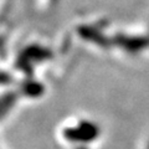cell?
Returning a JSON list of instances; mask_svg holds the SVG:
<instances>
[{
    "mask_svg": "<svg viewBox=\"0 0 149 149\" xmlns=\"http://www.w3.org/2000/svg\"><path fill=\"white\" fill-rule=\"evenodd\" d=\"M98 125L90 120H81L74 127H67L63 130V137L73 143H90L100 136Z\"/></svg>",
    "mask_w": 149,
    "mask_h": 149,
    "instance_id": "1",
    "label": "cell"
},
{
    "mask_svg": "<svg viewBox=\"0 0 149 149\" xmlns=\"http://www.w3.org/2000/svg\"><path fill=\"white\" fill-rule=\"evenodd\" d=\"M52 54L50 52V50L41 47L37 45H31L22 51V54L19 56L17 65L22 68V71L30 74L31 71V61H44V60L50 58Z\"/></svg>",
    "mask_w": 149,
    "mask_h": 149,
    "instance_id": "2",
    "label": "cell"
},
{
    "mask_svg": "<svg viewBox=\"0 0 149 149\" xmlns=\"http://www.w3.org/2000/svg\"><path fill=\"white\" fill-rule=\"evenodd\" d=\"M77 32L78 35L82 36L85 40L87 41H91V42H95L97 45L100 46H106L107 45V40L106 37L101 34V32H98L96 29H93V27L91 26H78L77 27Z\"/></svg>",
    "mask_w": 149,
    "mask_h": 149,
    "instance_id": "3",
    "label": "cell"
},
{
    "mask_svg": "<svg viewBox=\"0 0 149 149\" xmlns=\"http://www.w3.org/2000/svg\"><path fill=\"white\" fill-rule=\"evenodd\" d=\"M21 91L24 92V95L27 97H39L44 93L45 88L42 86V83L34 81V80H27L26 82L22 83Z\"/></svg>",
    "mask_w": 149,
    "mask_h": 149,
    "instance_id": "4",
    "label": "cell"
},
{
    "mask_svg": "<svg viewBox=\"0 0 149 149\" xmlns=\"http://www.w3.org/2000/svg\"><path fill=\"white\" fill-rule=\"evenodd\" d=\"M118 44L122 45L128 51H138L146 45V42L141 37L139 39H132V37H124V36H118Z\"/></svg>",
    "mask_w": 149,
    "mask_h": 149,
    "instance_id": "5",
    "label": "cell"
},
{
    "mask_svg": "<svg viewBox=\"0 0 149 149\" xmlns=\"http://www.w3.org/2000/svg\"><path fill=\"white\" fill-rule=\"evenodd\" d=\"M10 81H11V78L9 77L6 73L0 72V83H8V82H10Z\"/></svg>",
    "mask_w": 149,
    "mask_h": 149,
    "instance_id": "6",
    "label": "cell"
},
{
    "mask_svg": "<svg viewBox=\"0 0 149 149\" xmlns=\"http://www.w3.org/2000/svg\"><path fill=\"white\" fill-rule=\"evenodd\" d=\"M77 149H87V148H86V147H83V146H81V147H78Z\"/></svg>",
    "mask_w": 149,
    "mask_h": 149,
    "instance_id": "7",
    "label": "cell"
},
{
    "mask_svg": "<svg viewBox=\"0 0 149 149\" xmlns=\"http://www.w3.org/2000/svg\"><path fill=\"white\" fill-rule=\"evenodd\" d=\"M148 149H149V146H148Z\"/></svg>",
    "mask_w": 149,
    "mask_h": 149,
    "instance_id": "8",
    "label": "cell"
}]
</instances>
